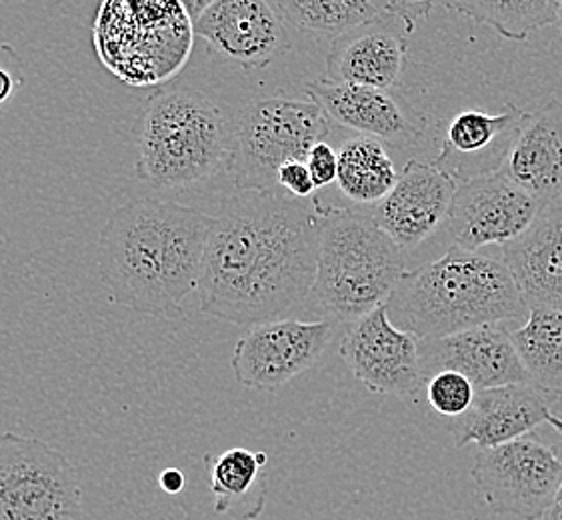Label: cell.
Segmentation results:
<instances>
[{
	"label": "cell",
	"mask_w": 562,
	"mask_h": 520,
	"mask_svg": "<svg viewBox=\"0 0 562 520\" xmlns=\"http://www.w3.org/2000/svg\"><path fill=\"white\" fill-rule=\"evenodd\" d=\"M325 208L279 189L228 196L206 242L201 313L252 328L303 308L315 286Z\"/></svg>",
	"instance_id": "6da1fadb"
},
{
	"label": "cell",
	"mask_w": 562,
	"mask_h": 520,
	"mask_svg": "<svg viewBox=\"0 0 562 520\" xmlns=\"http://www.w3.org/2000/svg\"><path fill=\"white\" fill-rule=\"evenodd\" d=\"M213 216L191 206L138 199L119 206L99 238L101 281L116 305L155 318L182 317L199 291Z\"/></svg>",
	"instance_id": "7a4b0ae2"
},
{
	"label": "cell",
	"mask_w": 562,
	"mask_h": 520,
	"mask_svg": "<svg viewBox=\"0 0 562 520\" xmlns=\"http://www.w3.org/2000/svg\"><path fill=\"white\" fill-rule=\"evenodd\" d=\"M394 327L418 340L529 317L503 260L450 247L442 257L406 271L386 303Z\"/></svg>",
	"instance_id": "3957f363"
},
{
	"label": "cell",
	"mask_w": 562,
	"mask_h": 520,
	"mask_svg": "<svg viewBox=\"0 0 562 520\" xmlns=\"http://www.w3.org/2000/svg\"><path fill=\"white\" fill-rule=\"evenodd\" d=\"M133 143L140 181L155 189H182L226 169L231 121L203 92L160 91L136 116Z\"/></svg>",
	"instance_id": "277c9868"
},
{
	"label": "cell",
	"mask_w": 562,
	"mask_h": 520,
	"mask_svg": "<svg viewBox=\"0 0 562 520\" xmlns=\"http://www.w3.org/2000/svg\"><path fill=\"white\" fill-rule=\"evenodd\" d=\"M405 272L403 250L371 213L326 206L311 293L321 313L349 325L386 305Z\"/></svg>",
	"instance_id": "5b68a950"
},
{
	"label": "cell",
	"mask_w": 562,
	"mask_h": 520,
	"mask_svg": "<svg viewBox=\"0 0 562 520\" xmlns=\"http://www.w3.org/2000/svg\"><path fill=\"white\" fill-rule=\"evenodd\" d=\"M333 123L313 101L265 97L231 118L226 172L237 191H277V174L293 160L306 162L311 148L330 135Z\"/></svg>",
	"instance_id": "8992f818"
},
{
	"label": "cell",
	"mask_w": 562,
	"mask_h": 520,
	"mask_svg": "<svg viewBox=\"0 0 562 520\" xmlns=\"http://www.w3.org/2000/svg\"><path fill=\"white\" fill-rule=\"evenodd\" d=\"M0 520H85L79 475L34 437L0 434Z\"/></svg>",
	"instance_id": "52a82bcc"
},
{
	"label": "cell",
	"mask_w": 562,
	"mask_h": 520,
	"mask_svg": "<svg viewBox=\"0 0 562 520\" xmlns=\"http://www.w3.org/2000/svg\"><path fill=\"white\" fill-rule=\"evenodd\" d=\"M471 476L493 515L542 520L561 488L562 459L542 442L518 439L479 451Z\"/></svg>",
	"instance_id": "ba28073f"
},
{
	"label": "cell",
	"mask_w": 562,
	"mask_h": 520,
	"mask_svg": "<svg viewBox=\"0 0 562 520\" xmlns=\"http://www.w3.org/2000/svg\"><path fill=\"white\" fill-rule=\"evenodd\" d=\"M340 357L355 378L374 395L413 398L427 385L420 366V340L394 327L386 305L347 325Z\"/></svg>",
	"instance_id": "9c48e42d"
},
{
	"label": "cell",
	"mask_w": 562,
	"mask_h": 520,
	"mask_svg": "<svg viewBox=\"0 0 562 520\" xmlns=\"http://www.w3.org/2000/svg\"><path fill=\"white\" fill-rule=\"evenodd\" d=\"M542 204L520 189L505 170L459 184L445 221L454 247L474 250L520 237Z\"/></svg>",
	"instance_id": "30bf717a"
},
{
	"label": "cell",
	"mask_w": 562,
	"mask_h": 520,
	"mask_svg": "<svg viewBox=\"0 0 562 520\" xmlns=\"http://www.w3.org/2000/svg\"><path fill=\"white\" fill-rule=\"evenodd\" d=\"M333 340L328 320L303 323L294 318L248 328L233 354V374L238 385L255 391H274L315 366Z\"/></svg>",
	"instance_id": "8fae6325"
},
{
	"label": "cell",
	"mask_w": 562,
	"mask_h": 520,
	"mask_svg": "<svg viewBox=\"0 0 562 520\" xmlns=\"http://www.w3.org/2000/svg\"><path fill=\"white\" fill-rule=\"evenodd\" d=\"M192 31L226 60L265 68L291 50L286 21L274 2L214 0L191 19Z\"/></svg>",
	"instance_id": "7c38bea8"
},
{
	"label": "cell",
	"mask_w": 562,
	"mask_h": 520,
	"mask_svg": "<svg viewBox=\"0 0 562 520\" xmlns=\"http://www.w3.org/2000/svg\"><path fill=\"white\" fill-rule=\"evenodd\" d=\"M311 101L333 125L371 136L383 145L418 147L427 133V116L416 111L398 92L318 79L304 84Z\"/></svg>",
	"instance_id": "4fadbf2b"
},
{
	"label": "cell",
	"mask_w": 562,
	"mask_h": 520,
	"mask_svg": "<svg viewBox=\"0 0 562 520\" xmlns=\"http://www.w3.org/2000/svg\"><path fill=\"white\" fill-rule=\"evenodd\" d=\"M530 113L506 102L496 114L462 111L450 118L432 165L459 184L505 169Z\"/></svg>",
	"instance_id": "5bb4252c"
},
{
	"label": "cell",
	"mask_w": 562,
	"mask_h": 520,
	"mask_svg": "<svg viewBox=\"0 0 562 520\" xmlns=\"http://www.w3.org/2000/svg\"><path fill=\"white\" fill-rule=\"evenodd\" d=\"M459 182L432 162L408 160L393 191L372 206V221L401 250L423 245L447 221Z\"/></svg>",
	"instance_id": "9a60e30c"
},
{
	"label": "cell",
	"mask_w": 562,
	"mask_h": 520,
	"mask_svg": "<svg viewBox=\"0 0 562 520\" xmlns=\"http://www.w3.org/2000/svg\"><path fill=\"white\" fill-rule=\"evenodd\" d=\"M420 366L425 381L432 374L452 371L464 374L476 391L530 383L505 325H486L445 339L420 340Z\"/></svg>",
	"instance_id": "2e32d148"
},
{
	"label": "cell",
	"mask_w": 562,
	"mask_h": 520,
	"mask_svg": "<svg viewBox=\"0 0 562 520\" xmlns=\"http://www.w3.org/2000/svg\"><path fill=\"white\" fill-rule=\"evenodd\" d=\"M408 33L413 29L391 9L383 19L340 34L328 48L325 79L393 91L405 68Z\"/></svg>",
	"instance_id": "e0dca14e"
},
{
	"label": "cell",
	"mask_w": 562,
	"mask_h": 520,
	"mask_svg": "<svg viewBox=\"0 0 562 520\" xmlns=\"http://www.w3.org/2000/svg\"><path fill=\"white\" fill-rule=\"evenodd\" d=\"M503 262L529 310L562 313V199L544 204L532 225L506 242Z\"/></svg>",
	"instance_id": "ac0fdd59"
},
{
	"label": "cell",
	"mask_w": 562,
	"mask_h": 520,
	"mask_svg": "<svg viewBox=\"0 0 562 520\" xmlns=\"http://www.w3.org/2000/svg\"><path fill=\"white\" fill-rule=\"evenodd\" d=\"M554 403H559L554 396L530 383L483 388L476 391L471 410L461 419H454L450 432L459 449L471 442L481 451L495 449L525 439L530 430L539 429L547 422Z\"/></svg>",
	"instance_id": "d6986e66"
},
{
	"label": "cell",
	"mask_w": 562,
	"mask_h": 520,
	"mask_svg": "<svg viewBox=\"0 0 562 520\" xmlns=\"http://www.w3.org/2000/svg\"><path fill=\"white\" fill-rule=\"evenodd\" d=\"M503 170L542 206L562 199L561 99L530 114Z\"/></svg>",
	"instance_id": "ffe728a7"
},
{
	"label": "cell",
	"mask_w": 562,
	"mask_h": 520,
	"mask_svg": "<svg viewBox=\"0 0 562 520\" xmlns=\"http://www.w3.org/2000/svg\"><path fill=\"white\" fill-rule=\"evenodd\" d=\"M269 456L248 449H228L221 454H206L204 463L211 478L214 510L218 515L237 512L243 520L259 517L265 509V464Z\"/></svg>",
	"instance_id": "44dd1931"
},
{
	"label": "cell",
	"mask_w": 562,
	"mask_h": 520,
	"mask_svg": "<svg viewBox=\"0 0 562 520\" xmlns=\"http://www.w3.org/2000/svg\"><path fill=\"white\" fill-rule=\"evenodd\" d=\"M338 191L357 206H376L398 181L394 162L381 140L355 136L337 150Z\"/></svg>",
	"instance_id": "7402d4cb"
},
{
	"label": "cell",
	"mask_w": 562,
	"mask_h": 520,
	"mask_svg": "<svg viewBox=\"0 0 562 520\" xmlns=\"http://www.w3.org/2000/svg\"><path fill=\"white\" fill-rule=\"evenodd\" d=\"M510 337L530 383L562 400V313L530 310L527 323Z\"/></svg>",
	"instance_id": "603a6c76"
},
{
	"label": "cell",
	"mask_w": 562,
	"mask_h": 520,
	"mask_svg": "<svg viewBox=\"0 0 562 520\" xmlns=\"http://www.w3.org/2000/svg\"><path fill=\"white\" fill-rule=\"evenodd\" d=\"M277 11L286 24L303 33L340 34L386 16L391 0H277Z\"/></svg>",
	"instance_id": "cb8c5ba5"
},
{
	"label": "cell",
	"mask_w": 562,
	"mask_h": 520,
	"mask_svg": "<svg viewBox=\"0 0 562 520\" xmlns=\"http://www.w3.org/2000/svg\"><path fill=\"white\" fill-rule=\"evenodd\" d=\"M449 11L461 12L474 23L493 29L508 41H525L532 31L557 23L561 2L557 0H454L440 2Z\"/></svg>",
	"instance_id": "d4e9b609"
},
{
	"label": "cell",
	"mask_w": 562,
	"mask_h": 520,
	"mask_svg": "<svg viewBox=\"0 0 562 520\" xmlns=\"http://www.w3.org/2000/svg\"><path fill=\"white\" fill-rule=\"evenodd\" d=\"M476 386L464 374L442 371L427 381L428 405L440 417L461 419L473 407Z\"/></svg>",
	"instance_id": "484cf974"
},
{
	"label": "cell",
	"mask_w": 562,
	"mask_h": 520,
	"mask_svg": "<svg viewBox=\"0 0 562 520\" xmlns=\"http://www.w3.org/2000/svg\"><path fill=\"white\" fill-rule=\"evenodd\" d=\"M277 186L299 201L313 199L316 191L308 167L301 160H293V162H286L284 167H281L277 174Z\"/></svg>",
	"instance_id": "4316f807"
},
{
	"label": "cell",
	"mask_w": 562,
	"mask_h": 520,
	"mask_svg": "<svg viewBox=\"0 0 562 520\" xmlns=\"http://www.w3.org/2000/svg\"><path fill=\"white\" fill-rule=\"evenodd\" d=\"M306 167L313 177L316 189L328 186L333 182H337L338 177V155L335 148L328 143H318L311 148L308 157H306Z\"/></svg>",
	"instance_id": "83f0119b"
},
{
	"label": "cell",
	"mask_w": 562,
	"mask_h": 520,
	"mask_svg": "<svg viewBox=\"0 0 562 520\" xmlns=\"http://www.w3.org/2000/svg\"><path fill=\"white\" fill-rule=\"evenodd\" d=\"M158 485L169 495H179L184 488V475L179 468H167L162 475L158 476Z\"/></svg>",
	"instance_id": "f1b7e54d"
},
{
	"label": "cell",
	"mask_w": 562,
	"mask_h": 520,
	"mask_svg": "<svg viewBox=\"0 0 562 520\" xmlns=\"http://www.w3.org/2000/svg\"><path fill=\"white\" fill-rule=\"evenodd\" d=\"M16 89H19V80L14 79L9 68L0 67V104L9 101Z\"/></svg>",
	"instance_id": "f546056e"
},
{
	"label": "cell",
	"mask_w": 562,
	"mask_h": 520,
	"mask_svg": "<svg viewBox=\"0 0 562 520\" xmlns=\"http://www.w3.org/2000/svg\"><path fill=\"white\" fill-rule=\"evenodd\" d=\"M542 520H562V483L559 493H557V497L552 500L549 510L544 512Z\"/></svg>",
	"instance_id": "4dcf8cb0"
},
{
	"label": "cell",
	"mask_w": 562,
	"mask_h": 520,
	"mask_svg": "<svg viewBox=\"0 0 562 520\" xmlns=\"http://www.w3.org/2000/svg\"><path fill=\"white\" fill-rule=\"evenodd\" d=\"M547 425H551L552 429H554V432H559L562 437V419L561 417H557V415H552V412H549L547 415Z\"/></svg>",
	"instance_id": "1f68e13d"
},
{
	"label": "cell",
	"mask_w": 562,
	"mask_h": 520,
	"mask_svg": "<svg viewBox=\"0 0 562 520\" xmlns=\"http://www.w3.org/2000/svg\"><path fill=\"white\" fill-rule=\"evenodd\" d=\"M557 24H559V31H561V34H562V2H561V9H559V19H557Z\"/></svg>",
	"instance_id": "d6a6232c"
}]
</instances>
